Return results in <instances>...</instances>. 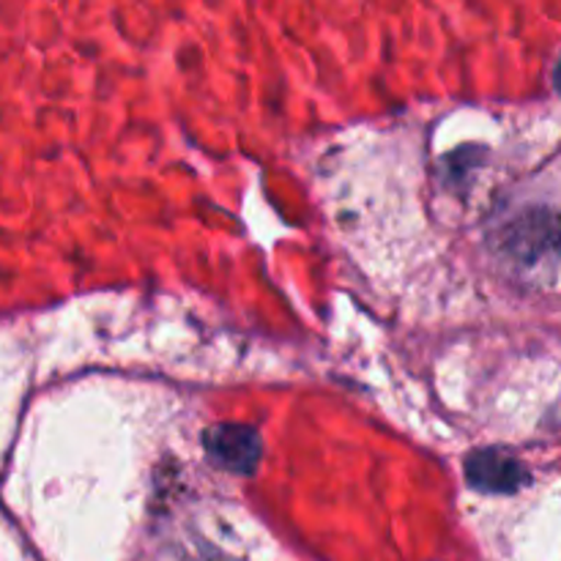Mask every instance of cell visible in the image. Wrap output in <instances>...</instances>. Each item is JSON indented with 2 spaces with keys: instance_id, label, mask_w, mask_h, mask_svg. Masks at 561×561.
Returning <instances> with one entry per match:
<instances>
[{
  "instance_id": "277c9868",
  "label": "cell",
  "mask_w": 561,
  "mask_h": 561,
  "mask_svg": "<svg viewBox=\"0 0 561 561\" xmlns=\"http://www.w3.org/2000/svg\"><path fill=\"white\" fill-rule=\"evenodd\" d=\"M553 82H557V88L561 91V60L557 64V71H553Z\"/></svg>"
},
{
  "instance_id": "6da1fadb",
  "label": "cell",
  "mask_w": 561,
  "mask_h": 561,
  "mask_svg": "<svg viewBox=\"0 0 561 561\" xmlns=\"http://www.w3.org/2000/svg\"><path fill=\"white\" fill-rule=\"evenodd\" d=\"M206 449L222 469L250 474L261 460V438L247 425H217L206 433Z\"/></svg>"
},
{
  "instance_id": "3957f363",
  "label": "cell",
  "mask_w": 561,
  "mask_h": 561,
  "mask_svg": "<svg viewBox=\"0 0 561 561\" xmlns=\"http://www.w3.org/2000/svg\"><path fill=\"white\" fill-rule=\"evenodd\" d=\"M515 250L520 255H542L546 250H551L557 241H561V222L557 217H546V214H537V217L524 219V222L515 228Z\"/></svg>"
},
{
  "instance_id": "7a4b0ae2",
  "label": "cell",
  "mask_w": 561,
  "mask_h": 561,
  "mask_svg": "<svg viewBox=\"0 0 561 561\" xmlns=\"http://www.w3.org/2000/svg\"><path fill=\"white\" fill-rule=\"evenodd\" d=\"M469 480L491 493H507L524 482V466L502 453H480L469 460Z\"/></svg>"
}]
</instances>
